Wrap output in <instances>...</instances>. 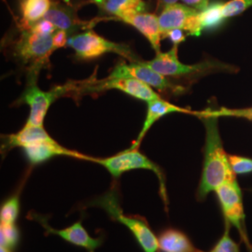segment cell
Segmentation results:
<instances>
[{"label":"cell","mask_w":252,"mask_h":252,"mask_svg":"<svg viewBox=\"0 0 252 252\" xmlns=\"http://www.w3.org/2000/svg\"><path fill=\"white\" fill-rule=\"evenodd\" d=\"M194 114L203 121L206 127L205 159L197 191L199 200H204L225 182L236 179L230 164L229 155L222 146L218 126L219 117L212 114L208 108Z\"/></svg>","instance_id":"1"},{"label":"cell","mask_w":252,"mask_h":252,"mask_svg":"<svg viewBox=\"0 0 252 252\" xmlns=\"http://www.w3.org/2000/svg\"><path fill=\"white\" fill-rule=\"evenodd\" d=\"M53 36L22 29L13 52L19 61L28 67L29 76L37 78L38 72L50 63V57L55 51Z\"/></svg>","instance_id":"2"},{"label":"cell","mask_w":252,"mask_h":252,"mask_svg":"<svg viewBox=\"0 0 252 252\" xmlns=\"http://www.w3.org/2000/svg\"><path fill=\"white\" fill-rule=\"evenodd\" d=\"M94 205L102 207L108 212L109 216L126 225L134 234L137 243L140 245L144 252H158V238L152 232L146 221L136 217L126 216L123 213L115 190H109L105 195L95 200Z\"/></svg>","instance_id":"3"},{"label":"cell","mask_w":252,"mask_h":252,"mask_svg":"<svg viewBox=\"0 0 252 252\" xmlns=\"http://www.w3.org/2000/svg\"><path fill=\"white\" fill-rule=\"evenodd\" d=\"M67 45L71 47L76 56L82 60L95 59L104 54L114 53L126 57L130 62H138L129 46L112 42L92 30L69 36Z\"/></svg>","instance_id":"4"},{"label":"cell","mask_w":252,"mask_h":252,"mask_svg":"<svg viewBox=\"0 0 252 252\" xmlns=\"http://www.w3.org/2000/svg\"><path fill=\"white\" fill-rule=\"evenodd\" d=\"M92 162L99 163L100 165L104 166L109 174L117 179L126 172L135 170V169H145L150 170L156 174L158 180L160 181V190L162 200L167 207V196L165 189V182L164 177L161 168L153 161H151L147 156L140 153L138 149L126 150L123 153H118L114 156L105 158V159H96L92 158Z\"/></svg>","instance_id":"5"},{"label":"cell","mask_w":252,"mask_h":252,"mask_svg":"<svg viewBox=\"0 0 252 252\" xmlns=\"http://www.w3.org/2000/svg\"><path fill=\"white\" fill-rule=\"evenodd\" d=\"M73 89L74 84H70L58 86L49 92H45L38 88L36 84V77L30 76L27 88L21 98V102L26 103L30 108V114L26 125L43 126L47 112L55 99Z\"/></svg>","instance_id":"6"},{"label":"cell","mask_w":252,"mask_h":252,"mask_svg":"<svg viewBox=\"0 0 252 252\" xmlns=\"http://www.w3.org/2000/svg\"><path fill=\"white\" fill-rule=\"evenodd\" d=\"M178 47L174 45L170 51L166 53H158L155 58L151 61L144 62L148 66L153 68L156 72L162 74L164 77H188L195 76L202 73H207L212 70H220L224 68H229L224 64L215 62H204L196 64H185L179 60L178 57Z\"/></svg>","instance_id":"7"},{"label":"cell","mask_w":252,"mask_h":252,"mask_svg":"<svg viewBox=\"0 0 252 252\" xmlns=\"http://www.w3.org/2000/svg\"><path fill=\"white\" fill-rule=\"evenodd\" d=\"M159 17L162 38L174 29L184 30L188 35L198 36L202 33L199 11L184 4H173L162 9Z\"/></svg>","instance_id":"8"},{"label":"cell","mask_w":252,"mask_h":252,"mask_svg":"<svg viewBox=\"0 0 252 252\" xmlns=\"http://www.w3.org/2000/svg\"><path fill=\"white\" fill-rule=\"evenodd\" d=\"M81 93H98L101 91L115 90L124 92L136 99L149 102L159 99L161 96L143 81L135 78H107L102 81H89L81 85Z\"/></svg>","instance_id":"9"},{"label":"cell","mask_w":252,"mask_h":252,"mask_svg":"<svg viewBox=\"0 0 252 252\" xmlns=\"http://www.w3.org/2000/svg\"><path fill=\"white\" fill-rule=\"evenodd\" d=\"M216 193L225 220L229 221L230 224H233L236 227V229L243 237L244 241L247 244L248 248H251V244L247 238V234L244 229L245 215L243 200L242 192L240 187L238 186L237 180L225 182L216 189Z\"/></svg>","instance_id":"10"},{"label":"cell","mask_w":252,"mask_h":252,"mask_svg":"<svg viewBox=\"0 0 252 252\" xmlns=\"http://www.w3.org/2000/svg\"><path fill=\"white\" fill-rule=\"evenodd\" d=\"M109 78H135L151 87L161 92H171L179 94L184 92V88L175 85L162 74L156 72L144 62H132L130 63H119L108 76Z\"/></svg>","instance_id":"11"},{"label":"cell","mask_w":252,"mask_h":252,"mask_svg":"<svg viewBox=\"0 0 252 252\" xmlns=\"http://www.w3.org/2000/svg\"><path fill=\"white\" fill-rule=\"evenodd\" d=\"M44 19L52 22L57 30L65 31L69 36L77 34L79 30L88 27L87 23L79 19L77 11L72 6L61 2H53Z\"/></svg>","instance_id":"12"},{"label":"cell","mask_w":252,"mask_h":252,"mask_svg":"<svg viewBox=\"0 0 252 252\" xmlns=\"http://www.w3.org/2000/svg\"><path fill=\"white\" fill-rule=\"evenodd\" d=\"M120 21L138 30L148 39L156 54L161 52L162 36L158 16L146 11L126 16Z\"/></svg>","instance_id":"13"},{"label":"cell","mask_w":252,"mask_h":252,"mask_svg":"<svg viewBox=\"0 0 252 252\" xmlns=\"http://www.w3.org/2000/svg\"><path fill=\"white\" fill-rule=\"evenodd\" d=\"M24 151L28 161L32 164L46 162L54 156H68L87 161L92 160V157L63 148V146L57 143L54 139L52 141H45L27 146L24 148Z\"/></svg>","instance_id":"14"},{"label":"cell","mask_w":252,"mask_h":252,"mask_svg":"<svg viewBox=\"0 0 252 252\" xmlns=\"http://www.w3.org/2000/svg\"><path fill=\"white\" fill-rule=\"evenodd\" d=\"M148 109L147 114L145 118L144 123L140 133L136 138L135 142L132 145V149H138L141 141L143 140L145 135L148 133V131L151 129V127L161 118L174 112H181V113H191L194 114L193 111H190L187 108H180L178 106H175L171 103L165 101V100L159 98V99L152 100L147 102Z\"/></svg>","instance_id":"15"},{"label":"cell","mask_w":252,"mask_h":252,"mask_svg":"<svg viewBox=\"0 0 252 252\" xmlns=\"http://www.w3.org/2000/svg\"><path fill=\"white\" fill-rule=\"evenodd\" d=\"M41 224L44 226L46 230L51 234H57L63 240L73 244L75 246L81 247L83 249H86L89 252H94L98 247L101 246L102 240L99 238H93L89 234L86 232V230L81 225V221L76 222L72 226L65 228L63 230H55L51 226L48 225L43 220H39Z\"/></svg>","instance_id":"16"},{"label":"cell","mask_w":252,"mask_h":252,"mask_svg":"<svg viewBox=\"0 0 252 252\" xmlns=\"http://www.w3.org/2000/svg\"><path fill=\"white\" fill-rule=\"evenodd\" d=\"M162 252H204L193 246L189 237L176 229H167L158 237Z\"/></svg>","instance_id":"17"},{"label":"cell","mask_w":252,"mask_h":252,"mask_svg":"<svg viewBox=\"0 0 252 252\" xmlns=\"http://www.w3.org/2000/svg\"><path fill=\"white\" fill-rule=\"evenodd\" d=\"M52 140H54V138L46 132L43 126L26 125L18 133L8 136L7 144L9 148L21 147L24 149L30 145Z\"/></svg>","instance_id":"18"},{"label":"cell","mask_w":252,"mask_h":252,"mask_svg":"<svg viewBox=\"0 0 252 252\" xmlns=\"http://www.w3.org/2000/svg\"><path fill=\"white\" fill-rule=\"evenodd\" d=\"M100 9L117 20L126 16L146 12L147 4L144 0H104L99 4Z\"/></svg>","instance_id":"19"},{"label":"cell","mask_w":252,"mask_h":252,"mask_svg":"<svg viewBox=\"0 0 252 252\" xmlns=\"http://www.w3.org/2000/svg\"><path fill=\"white\" fill-rule=\"evenodd\" d=\"M52 4L51 0H23L21 3L22 29H29L45 18Z\"/></svg>","instance_id":"20"},{"label":"cell","mask_w":252,"mask_h":252,"mask_svg":"<svg viewBox=\"0 0 252 252\" xmlns=\"http://www.w3.org/2000/svg\"><path fill=\"white\" fill-rule=\"evenodd\" d=\"M223 3L213 2L207 9L199 12V20L202 30L213 29L220 27L225 20L222 15Z\"/></svg>","instance_id":"21"},{"label":"cell","mask_w":252,"mask_h":252,"mask_svg":"<svg viewBox=\"0 0 252 252\" xmlns=\"http://www.w3.org/2000/svg\"><path fill=\"white\" fill-rule=\"evenodd\" d=\"M19 241V231L14 223L0 224V245L8 250L16 247Z\"/></svg>","instance_id":"22"},{"label":"cell","mask_w":252,"mask_h":252,"mask_svg":"<svg viewBox=\"0 0 252 252\" xmlns=\"http://www.w3.org/2000/svg\"><path fill=\"white\" fill-rule=\"evenodd\" d=\"M20 211V201L17 196L8 199L0 209V220L3 223H15Z\"/></svg>","instance_id":"23"},{"label":"cell","mask_w":252,"mask_h":252,"mask_svg":"<svg viewBox=\"0 0 252 252\" xmlns=\"http://www.w3.org/2000/svg\"><path fill=\"white\" fill-rule=\"evenodd\" d=\"M252 7V0H230L223 4L222 15L224 19L231 18Z\"/></svg>","instance_id":"24"},{"label":"cell","mask_w":252,"mask_h":252,"mask_svg":"<svg viewBox=\"0 0 252 252\" xmlns=\"http://www.w3.org/2000/svg\"><path fill=\"white\" fill-rule=\"evenodd\" d=\"M209 252H240L238 245L230 236V222L225 220V231L219 242Z\"/></svg>","instance_id":"25"},{"label":"cell","mask_w":252,"mask_h":252,"mask_svg":"<svg viewBox=\"0 0 252 252\" xmlns=\"http://www.w3.org/2000/svg\"><path fill=\"white\" fill-rule=\"evenodd\" d=\"M209 111L217 117L244 118L252 121V108H220L219 109L208 108Z\"/></svg>","instance_id":"26"},{"label":"cell","mask_w":252,"mask_h":252,"mask_svg":"<svg viewBox=\"0 0 252 252\" xmlns=\"http://www.w3.org/2000/svg\"><path fill=\"white\" fill-rule=\"evenodd\" d=\"M229 161L234 174H249L252 173V159L237 155H230Z\"/></svg>","instance_id":"27"},{"label":"cell","mask_w":252,"mask_h":252,"mask_svg":"<svg viewBox=\"0 0 252 252\" xmlns=\"http://www.w3.org/2000/svg\"><path fill=\"white\" fill-rule=\"evenodd\" d=\"M33 32H36L38 34H46V35H53L54 32L57 30L54 24L50 22L47 19H42L39 22L36 23L34 26L29 28Z\"/></svg>","instance_id":"28"},{"label":"cell","mask_w":252,"mask_h":252,"mask_svg":"<svg viewBox=\"0 0 252 252\" xmlns=\"http://www.w3.org/2000/svg\"><path fill=\"white\" fill-rule=\"evenodd\" d=\"M68 34L63 30H56L54 33L53 39H54V46L55 50L61 49L67 45L68 41Z\"/></svg>","instance_id":"29"},{"label":"cell","mask_w":252,"mask_h":252,"mask_svg":"<svg viewBox=\"0 0 252 252\" xmlns=\"http://www.w3.org/2000/svg\"><path fill=\"white\" fill-rule=\"evenodd\" d=\"M187 33L184 32V30L181 29H174L171 30L170 32H168L165 36V38L168 37L174 45H179L181 42H183L186 39L187 36Z\"/></svg>","instance_id":"30"},{"label":"cell","mask_w":252,"mask_h":252,"mask_svg":"<svg viewBox=\"0 0 252 252\" xmlns=\"http://www.w3.org/2000/svg\"><path fill=\"white\" fill-rule=\"evenodd\" d=\"M210 0H182V2L189 6L192 9H196L197 11H203L204 9H207L209 5Z\"/></svg>","instance_id":"31"},{"label":"cell","mask_w":252,"mask_h":252,"mask_svg":"<svg viewBox=\"0 0 252 252\" xmlns=\"http://www.w3.org/2000/svg\"><path fill=\"white\" fill-rule=\"evenodd\" d=\"M179 0H158V8L160 9H163L169 5H173L176 4Z\"/></svg>","instance_id":"32"},{"label":"cell","mask_w":252,"mask_h":252,"mask_svg":"<svg viewBox=\"0 0 252 252\" xmlns=\"http://www.w3.org/2000/svg\"><path fill=\"white\" fill-rule=\"evenodd\" d=\"M91 1H93V2H94V3H96V4H98V5H99V4H101L104 0H91Z\"/></svg>","instance_id":"33"}]
</instances>
